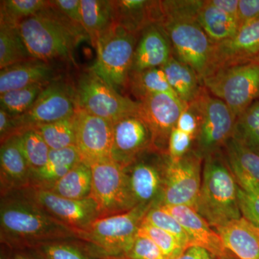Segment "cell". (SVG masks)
Wrapping results in <instances>:
<instances>
[{
    "instance_id": "cell-1",
    "label": "cell",
    "mask_w": 259,
    "mask_h": 259,
    "mask_svg": "<svg viewBox=\"0 0 259 259\" xmlns=\"http://www.w3.org/2000/svg\"><path fill=\"white\" fill-rule=\"evenodd\" d=\"M71 238H77L76 231L53 218L20 191L1 195V244L20 249Z\"/></svg>"
},
{
    "instance_id": "cell-2",
    "label": "cell",
    "mask_w": 259,
    "mask_h": 259,
    "mask_svg": "<svg viewBox=\"0 0 259 259\" xmlns=\"http://www.w3.org/2000/svg\"><path fill=\"white\" fill-rule=\"evenodd\" d=\"M23 41L35 59L74 62L75 48L89 39L81 33L51 1L50 6L23 20L18 25Z\"/></svg>"
},
{
    "instance_id": "cell-3",
    "label": "cell",
    "mask_w": 259,
    "mask_h": 259,
    "mask_svg": "<svg viewBox=\"0 0 259 259\" xmlns=\"http://www.w3.org/2000/svg\"><path fill=\"white\" fill-rule=\"evenodd\" d=\"M202 185L195 210L212 228L225 226L241 217L238 204V185L219 153L204 158Z\"/></svg>"
},
{
    "instance_id": "cell-4",
    "label": "cell",
    "mask_w": 259,
    "mask_h": 259,
    "mask_svg": "<svg viewBox=\"0 0 259 259\" xmlns=\"http://www.w3.org/2000/svg\"><path fill=\"white\" fill-rule=\"evenodd\" d=\"M151 208L136 206L127 212L98 218L83 231L76 232V236L102 258H124Z\"/></svg>"
},
{
    "instance_id": "cell-5",
    "label": "cell",
    "mask_w": 259,
    "mask_h": 259,
    "mask_svg": "<svg viewBox=\"0 0 259 259\" xmlns=\"http://www.w3.org/2000/svg\"><path fill=\"white\" fill-rule=\"evenodd\" d=\"M139 35L112 24L97 40L96 59L89 70L119 93L127 90Z\"/></svg>"
},
{
    "instance_id": "cell-6",
    "label": "cell",
    "mask_w": 259,
    "mask_h": 259,
    "mask_svg": "<svg viewBox=\"0 0 259 259\" xmlns=\"http://www.w3.org/2000/svg\"><path fill=\"white\" fill-rule=\"evenodd\" d=\"M157 26L166 35L177 59L190 66L202 82L208 75L214 44L197 18L164 15Z\"/></svg>"
},
{
    "instance_id": "cell-7",
    "label": "cell",
    "mask_w": 259,
    "mask_h": 259,
    "mask_svg": "<svg viewBox=\"0 0 259 259\" xmlns=\"http://www.w3.org/2000/svg\"><path fill=\"white\" fill-rule=\"evenodd\" d=\"M202 83L238 117L259 99V63L250 61L218 70Z\"/></svg>"
},
{
    "instance_id": "cell-8",
    "label": "cell",
    "mask_w": 259,
    "mask_h": 259,
    "mask_svg": "<svg viewBox=\"0 0 259 259\" xmlns=\"http://www.w3.org/2000/svg\"><path fill=\"white\" fill-rule=\"evenodd\" d=\"M78 109L76 87L64 80H54L48 83L28 111L13 117L10 137L25 130L68 118Z\"/></svg>"
},
{
    "instance_id": "cell-9",
    "label": "cell",
    "mask_w": 259,
    "mask_h": 259,
    "mask_svg": "<svg viewBox=\"0 0 259 259\" xmlns=\"http://www.w3.org/2000/svg\"><path fill=\"white\" fill-rule=\"evenodd\" d=\"M76 91L79 109L113 123L139 113V101L121 95L90 70L80 76Z\"/></svg>"
},
{
    "instance_id": "cell-10",
    "label": "cell",
    "mask_w": 259,
    "mask_h": 259,
    "mask_svg": "<svg viewBox=\"0 0 259 259\" xmlns=\"http://www.w3.org/2000/svg\"><path fill=\"white\" fill-rule=\"evenodd\" d=\"M90 166L93 182L90 197L96 203L100 218L127 212L136 207L125 167L112 159Z\"/></svg>"
},
{
    "instance_id": "cell-11",
    "label": "cell",
    "mask_w": 259,
    "mask_h": 259,
    "mask_svg": "<svg viewBox=\"0 0 259 259\" xmlns=\"http://www.w3.org/2000/svg\"><path fill=\"white\" fill-rule=\"evenodd\" d=\"M196 100L200 110L201 121L194 140L196 148L194 151L204 158L219 152L233 137L237 117L223 100L210 96L204 87Z\"/></svg>"
},
{
    "instance_id": "cell-12",
    "label": "cell",
    "mask_w": 259,
    "mask_h": 259,
    "mask_svg": "<svg viewBox=\"0 0 259 259\" xmlns=\"http://www.w3.org/2000/svg\"><path fill=\"white\" fill-rule=\"evenodd\" d=\"M203 158L191 151L178 161L165 154V175L159 205L187 206L195 209L202 185Z\"/></svg>"
},
{
    "instance_id": "cell-13",
    "label": "cell",
    "mask_w": 259,
    "mask_h": 259,
    "mask_svg": "<svg viewBox=\"0 0 259 259\" xmlns=\"http://www.w3.org/2000/svg\"><path fill=\"white\" fill-rule=\"evenodd\" d=\"M20 192L76 233L83 231L100 218L97 204L90 197L82 199H68L38 187H30Z\"/></svg>"
},
{
    "instance_id": "cell-14",
    "label": "cell",
    "mask_w": 259,
    "mask_h": 259,
    "mask_svg": "<svg viewBox=\"0 0 259 259\" xmlns=\"http://www.w3.org/2000/svg\"><path fill=\"white\" fill-rule=\"evenodd\" d=\"M138 115L147 125L152 138V151L167 153L168 139L181 112L187 104L170 94L150 95L140 100Z\"/></svg>"
},
{
    "instance_id": "cell-15",
    "label": "cell",
    "mask_w": 259,
    "mask_h": 259,
    "mask_svg": "<svg viewBox=\"0 0 259 259\" xmlns=\"http://www.w3.org/2000/svg\"><path fill=\"white\" fill-rule=\"evenodd\" d=\"M114 123L78 109L76 113V147L81 161L93 165L112 159Z\"/></svg>"
},
{
    "instance_id": "cell-16",
    "label": "cell",
    "mask_w": 259,
    "mask_h": 259,
    "mask_svg": "<svg viewBox=\"0 0 259 259\" xmlns=\"http://www.w3.org/2000/svg\"><path fill=\"white\" fill-rule=\"evenodd\" d=\"M165 154L148 158L144 155L126 168L136 207L159 205L164 184Z\"/></svg>"
},
{
    "instance_id": "cell-17",
    "label": "cell",
    "mask_w": 259,
    "mask_h": 259,
    "mask_svg": "<svg viewBox=\"0 0 259 259\" xmlns=\"http://www.w3.org/2000/svg\"><path fill=\"white\" fill-rule=\"evenodd\" d=\"M258 56L259 20H255L242 25L231 38L214 44L207 76L223 68L253 61Z\"/></svg>"
},
{
    "instance_id": "cell-18",
    "label": "cell",
    "mask_w": 259,
    "mask_h": 259,
    "mask_svg": "<svg viewBox=\"0 0 259 259\" xmlns=\"http://www.w3.org/2000/svg\"><path fill=\"white\" fill-rule=\"evenodd\" d=\"M113 127L112 159L119 164L127 168L152 151L151 132L139 115L124 117L115 122Z\"/></svg>"
},
{
    "instance_id": "cell-19",
    "label": "cell",
    "mask_w": 259,
    "mask_h": 259,
    "mask_svg": "<svg viewBox=\"0 0 259 259\" xmlns=\"http://www.w3.org/2000/svg\"><path fill=\"white\" fill-rule=\"evenodd\" d=\"M160 207L171 214L182 225L190 236L192 245L203 247L218 259H231L234 257L227 249L220 235L195 209L187 206Z\"/></svg>"
},
{
    "instance_id": "cell-20",
    "label": "cell",
    "mask_w": 259,
    "mask_h": 259,
    "mask_svg": "<svg viewBox=\"0 0 259 259\" xmlns=\"http://www.w3.org/2000/svg\"><path fill=\"white\" fill-rule=\"evenodd\" d=\"M32 170L16 135L1 141L0 187L1 195L31 187Z\"/></svg>"
},
{
    "instance_id": "cell-21",
    "label": "cell",
    "mask_w": 259,
    "mask_h": 259,
    "mask_svg": "<svg viewBox=\"0 0 259 259\" xmlns=\"http://www.w3.org/2000/svg\"><path fill=\"white\" fill-rule=\"evenodd\" d=\"M227 163L241 190L259 193V153L231 138L224 146Z\"/></svg>"
},
{
    "instance_id": "cell-22",
    "label": "cell",
    "mask_w": 259,
    "mask_h": 259,
    "mask_svg": "<svg viewBox=\"0 0 259 259\" xmlns=\"http://www.w3.org/2000/svg\"><path fill=\"white\" fill-rule=\"evenodd\" d=\"M171 56V44L166 35L157 25H150L141 32L131 73L161 68Z\"/></svg>"
},
{
    "instance_id": "cell-23",
    "label": "cell",
    "mask_w": 259,
    "mask_h": 259,
    "mask_svg": "<svg viewBox=\"0 0 259 259\" xmlns=\"http://www.w3.org/2000/svg\"><path fill=\"white\" fill-rule=\"evenodd\" d=\"M55 79V70L49 63L37 59L19 63L1 69L0 95Z\"/></svg>"
},
{
    "instance_id": "cell-24",
    "label": "cell",
    "mask_w": 259,
    "mask_h": 259,
    "mask_svg": "<svg viewBox=\"0 0 259 259\" xmlns=\"http://www.w3.org/2000/svg\"><path fill=\"white\" fill-rule=\"evenodd\" d=\"M112 5L116 23L134 33H141L161 20V1L117 0Z\"/></svg>"
},
{
    "instance_id": "cell-25",
    "label": "cell",
    "mask_w": 259,
    "mask_h": 259,
    "mask_svg": "<svg viewBox=\"0 0 259 259\" xmlns=\"http://www.w3.org/2000/svg\"><path fill=\"white\" fill-rule=\"evenodd\" d=\"M227 249L238 259H259V228L244 218L216 228Z\"/></svg>"
},
{
    "instance_id": "cell-26",
    "label": "cell",
    "mask_w": 259,
    "mask_h": 259,
    "mask_svg": "<svg viewBox=\"0 0 259 259\" xmlns=\"http://www.w3.org/2000/svg\"><path fill=\"white\" fill-rule=\"evenodd\" d=\"M170 86L177 97L186 104L198 98L204 86L198 75L190 66L171 55L161 66Z\"/></svg>"
},
{
    "instance_id": "cell-27",
    "label": "cell",
    "mask_w": 259,
    "mask_h": 259,
    "mask_svg": "<svg viewBox=\"0 0 259 259\" xmlns=\"http://www.w3.org/2000/svg\"><path fill=\"white\" fill-rule=\"evenodd\" d=\"M81 161L76 146L51 150L47 164L40 169L32 171L31 187H46L51 185Z\"/></svg>"
},
{
    "instance_id": "cell-28",
    "label": "cell",
    "mask_w": 259,
    "mask_h": 259,
    "mask_svg": "<svg viewBox=\"0 0 259 259\" xmlns=\"http://www.w3.org/2000/svg\"><path fill=\"white\" fill-rule=\"evenodd\" d=\"M197 21L214 44L231 38L240 28L238 20L218 9L210 0L202 2Z\"/></svg>"
},
{
    "instance_id": "cell-29",
    "label": "cell",
    "mask_w": 259,
    "mask_h": 259,
    "mask_svg": "<svg viewBox=\"0 0 259 259\" xmlns=\"http://www.w3.org/2000/svg\"><path fill=\"white\" fill-rule=\"evenodd\" d=\"M83 27L94 48L102 34L115 23L112 1L80 0Z\"/></svg>"
},
{
    "instance_id": "cell-30",
    "label": "cell",
    "mask_w": 259,
    "mask_h": 259,
    "mask_svg": "<svg viewBox=\"0 0 259 259\" xmlns=\"http://www.w3.org/2000/svg\"><path fill=\"white\" fill-rule=\"evenodd\" d=\"M92 182L93 174L91 166L81 161L73 167L60 180L42 188L47 189L66 198L82 199L90 197Z\"/></svg>"
},
{
    "instance_id": "cell-31",
    "label": "cell",
    "mask_w": 259,
    "mask_h": 259,
    "mask_svg": "<svg viewBox=\"0 0 259 259\" xmlns=\"http://www.w3.org/2000/svg\"><path fill=\"white\" fill-rule=\"evenodd\" d=\"M30 248L35 250L44 259H105L77 238L45 242Z\"/></svg>"
},
{
    "instance_id": "cell-32",
    "label": "cell",
    "mask_w": 259,
    "mask_h": 259,
    "mask_svg": "<svg viewBox=\"0 0 259 259\" xmlns=\"http://www.w3.org/2000/svg\"><path fill=\"white\" fill-rule=\"evenodd\" d=\"M32 59L18 25L0 23V69Z\"/></svg>"
},
{
    "instance_id": "cell-33",
    "label": "cell",
    "mask_w": 259,
    "mask_h": 259,
    "mask_svg": "<svg viewBox=\"0 0 259 259\" xmlns=\"http://www.w3.org/2000/svg\"><path fill=\"white\" fill-rule=\"evenodd\" d=\"M127 89L139 99V101L145 97L157 94H170L177 97L161 68L131 73Z\"/></svg>"
},
{
    "instance_id": "cell-34",
    "label": "cell",
    "mask_w": 259,
    "mask_h": 259,
    "mask_svg": "<svg viewBox=\"0 0 259 259\" xmlns=\"http://www.w3.org/2000/svg\"><path fill=\"white\" fill-rule=\"evenodd\" d=\"M32 128L40 134L51 150L76 146V114L68 118Z\"/></svg>"
},
{
    "instance_id": "cell-35",
    "label": "cell",
    "mask_w": 259,
    "mask_h": 259,
    "mask_svg": "<svg viewBox=\"0 0 259 259\" xmlns=\"http://www.w3.org/2000/svg\"><path fill=\"white\" fill-rule=\"evenodd\" d=\"M232 138L259 153V99L237 117Z\"/></svg>"
},
{
    "instance_id": "cell-36",
    "label": "cell",
    "mask_w": 259,
    "mask_h": 259,
    "mask_svg": "<svg viewBox=\"0 0 259 259\" xmlns=\"http://www.w3.org/2000/svg\"><path fill=\"white\" fill-rule=\"evenodd\" d=\"M19 146L32 171L40 169L47 164L51 148L40 134L34 128L17 134Z\"/></svg>"
},
{
    "instance_id": "cell-37",
    "label": "cell",
    "mask_w": 259,
    "mask_h": 259,
    "mask_svg": "<svg viewBox=\"0 0 259 259\" xmlns=\"http://www.w3.org/2000/svg\"><path fill=\"white\" fill-rule=\"evenodd\" d=\"M45 0H4L0 7V23L19 25L23 20L50 6Z\"/></svg>"
},
{
    "instance_id": "cell-38",
    "label": "cell",
    "mask_w": 259,
    "mask_h": 259,
    "mask_svg": "<svg viewBox=\"0 0 259 259\" xmlns=\"http://www.w3.org/2000/svg\"><path fill=\"white\" fill-rule=\"evenodd\" d=\"M48 83L32 85L0 95V105L3 110L13 117L28 111Z\"/></svg>"
},
{
    "instance_id": "cell-39",
    "label": "cell",
    "mask_w": 259,
    "mask_h": 259,
    "mask_svg": "<svg viewBox=\"0 0 259 259\" xmlns=\"http://www.w3.org/2000/svg\"><path fill=\"white\" fill-rule=\"evenodd\" d=\"M143 222L148 223L169 233L175 237L186 248L192 245L190 236L182 225L160 206L151 207L145 215Z\"/></svg>"
},
{
    "instance_id": "cell-40",
    "label": "cell",
    "mask_w": 259,
    "mask_h": 259,
    "mask_svg": "<svg viewBox=\"0 0 259 259\" xmlns=\"http://www.w3.org/2000/svg\"><path fill=\"white\" fill-rule=\"evenodd\" d=\"M138 235L149 238L161 249L167 259L176 258L186 249L175 237L148 223H142Z\"/></svg>"
},
{
    "instance_id": "cell-41",
    "label": "cell",
    "mask_w": 259,
    "mask_h": 259,
    "mask_svg": "<svg viewBox=\"0 0 259 259\" xmlns=\"http://www.w3.org/2000/svg\"><path fill=\"white\" fill-rule=\"evenodd\" d=\"M124 259H167L161 249L146 237L138 235Z\"/></svg>"
},
{
    "instance_id": "cell-42",
    "label": "cell",
    "mask_w": 259,
    "mask_h": 259,
    "mask_svg": "<svg viewBox=\"0 0 259 259\" xmlns=\"http://www.w3.org/2000/svg\"><path fill=\"white\" fill-rule=\"evenodd\" d=\"M194 139L190 135L182 132L178 128H175L168 139L167 156L171 161H178L192 150Z\"/></svg>"
},
{
    "instance_id": "cell-43",
    "label": "cell",
    "mask_w": 259,
    "mask_h": 259,
    "mask_svg": "<svg viewBox=\"0 0 259 259\" xmlns=\"http://www.w3.org/2000/svg\"><path fill=\"white\" fill-rule=\"evenodd\" d=\"M201 112L197 100L187 104L181 112L177 128L190 135L195 140L200 125Z\"/></svg>"
},
{
    "instance_id": "cell-44",
    "label": "cell",
    "mask_w": 259,
    "mask_h": 259,
    "mask_svg": "<svg viewBox=\"0 0 259 259\" xmlns=\"http://www.w3.org/2000/svg\"><path fill=\"white\" fill-rule=\"evenodd\" d=\"M238 197L241 217L259 228V193L245 192L238 187Z\"/></svg>"
},
{
    "instance_id": "cell-45",
    "label": "cell",
    "mask_w": 259,
    "mask_h": 259,
    "mask_svg": "<svg viewBox=\"0 0 259 259\" xmlns=\"http://www.w3.org/2000/svg\"><path fill=\"white\" fill-rule=\"evenodd\" d=\"M52 3L75 28L89 38L83 27L80 0H55Z\"/></svg>"
},
{
    "instance_id": "cell-46",
    "label": "cell",
    "mask_w": 259,
    "mask_h": 259,
    "mask_svg": "<svg viewBox=\"0 0 259 259\" xmlns=\"http://www.w3.org/2000/svg\"><path fill=\"white\" fill-rule=\"evenodd\" d=\"M240 27L243 24L259 20V0H239Z\"/></svg>"
},
{
    "instance_id": "cell-47",
    "label": "cell",
    "mask_w": 259,
    "mask_h": 259,
    "mask_svg": "<svg viewBox=\"0 0 259 259\" xmlns=\"http://www.w3.org/2000/svg\"><path fill=\"white\" fill-rule=\"evenodd\" d=\"M173 259H218V258L203 247L192 245L187 247L180 255Z\"/></svg>"
},
{
    "instance_id": "cell-48",
    "label": "cell",
    "mask_w": 259,
    "mask_h": 259,
    "mask_svg": "<svg viewBox=\"0 0 259 259\" xmlns=\"http://www.w3.org/2000/svg\"><path fill=\"white\" fill-rule=\"evenodd\" d=\"M212 5L239 23V0H210Z\"/></svg>"
},
{
    "instance_id": "cell-49",
    "label": "cell",
    "mask_w": 259,
    "mask_h": 259,
    "mask_svg": "<svg viewBox=\"0 0 259 259\" xmlns=\"http://www.w3.org/2000/svg\"><path fill=\"white\" fill-rule=\"evenodd\" d=\"M13 131V116L0 109V138L1 141L8 139Z\"/></svg>"
},
{
    "instance_id": "cell-50",
    "label": "cell",
    "mask_w": 259,
    "mask_h": 259,
    "mask_svg": "<svg viewBox=\"0 0 259 259\" xmlns=\"http://www.w3.org/2000/svg\"><path fill=\"white\" fill-rule=\"evenodd\" d=\"M10 259H44L32 248L12 249Z\"/></svg>"
},
{
    "instance_id": "cell-51",
    "label": "cell",
    "mask_w": 259,
    "mask_h": 259,
    "mask_svg": "<svg viewBox=\"0 0 259 259\" xmlns=\"http://www.w3.org/2000/svg\"><path fill=\"white\" fill-rule=\"evenodd\" d=\"M11 248L4 244H1V252H0V259H10Z\"/></svg>"
},
{
    "instance_id": "cell-52",
    "label": "cell",
    "mask_w": 259,
    "mask_h": 259,
    "mask_svg": "<svg viewBox=\"0 0 259 259\" xmlns=\"http://www.w3.org/2000/svg\"><path fill=\"white\" fill-rule=\"evenodd\" d=\"M253 61H255V62H258L259 63V56H258V57L255 58L254 60H253Z\"/></svg>"
},
{
    "instance_id": "cell-53",
    "label": "cell",
    "mask_w": 259,
    "mask_h": 259,
    "mask_svg": "<svg viewBox=\"0 0 259 259\" xmlns=\"http://www.w3.org/2000/svg\"><path fill=\"white\" fill-rule=\"evenodd\" d=\"M105 259H124V258H105Z\"/></svg>"
},
{
    "instance_id": "cell-54",
    "label": "cell",
    "mask_w": 259,
    "mask_h": 259,
    "mask_svg": "<svg viewBox=\"0 0 259 259\" xmlns=\"http://www.w3.org/2000/svg\"><path fill=\"white\" fill-rule=\"evenodd\" d=\"M232 259H238V258H236V257H235V256H234V257H233V258H232Z\"/></svg>"
}]
</instances>
